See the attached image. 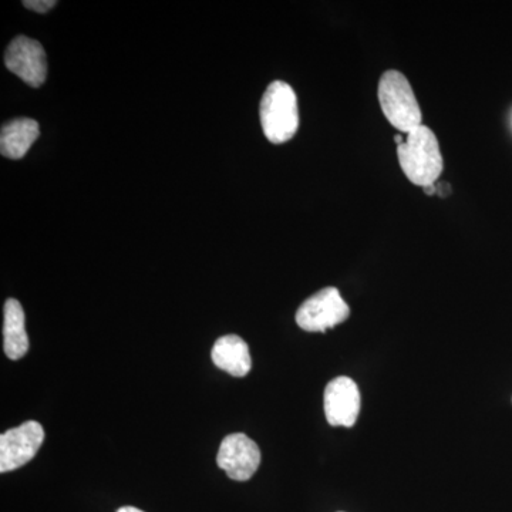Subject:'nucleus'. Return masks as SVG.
Returning a JSON list of instances; mask_svg holds the SVG:
<instances>
[{
  "label": "nucleus",
  "instance_id": "f257e3e1",
  "mask_svg": "<svg viewBox=\"0 0 512 512\" xmlns=\"http://www.w3.org/2000/svg\"><path fill=\"white\" fill-rule=\"evenodd\" d=\"M397 158L410 183L424 188L436 183L443 173L444 161L439 140L429 127L420 126L406 134L397 146Z\"/></svg>",
  "mask_w": 512,
  "mask_h": 512
},
{
  "label": "nucleus",
  "instance_id": "f03ea898",
  "mask_svg": "<svg viewBox=\"0 0 512 512\" xmlns=\"http://www.w3.org/2000/svg\"><path fill=\"white\" fill-rule=\"evenodd\" d=\"M259 119L265 137L272 144H284L292 140L299 128L295 90L281 80L269 84L259 104Z\"/></svg>",
  "mask_w": 512,
  "mask_h": 512
},
{
  "label": "nucleus",
  "instance_id": "7ed1b4c3",
  "mask_svg": "<svg viewBox=\"0 0 512 512\" xmlns=\"http://www.w3.org/2000/svg\"><path fill=\"white\" fill-rule=\"evenodd\" d=\"M377 96L384 116L397 130L409 134L410 131L423 126L419 101L413 92L412 84L403 73L397 70L384 72L380 77Z\"/></svg>",
  "mask_w": 512,
  "mask_h": 512
},
{
  "label": "nucleus",
  "instance_id": "20e7f679",
  "mask_svg": "<svg viewBox=\"0 0 512 512\" xmlns=\"http://www.w3.org/2000/svg\"><path fill=\"white\" fill-rule=\"evenodd\" d=\"M350 308L336 288H325L302 303L296 323L306 332H326L345 322Z\"/></svg>",
  "mask_w": 512,
  "mask_h": 512
},
{
  "label": "nucleus",
  "instance_id": "39448f33",
  "mask_svg": "<svg viewBox=\"0 0 512 512\" xmlns=\"http://www.w3.org/2000/svg\"><path fill=\"white\" fill-rule=\"evenodd\" d=\"M45 440L42 424L35 420L10 429L0 436V473L18 470L35 458Z\"/></svg>",
  "mask_w": 512,
  "mask_h": 512
},
{
  "label": "nucleus",
  "instance_id": "423d86ee",
  "mask_svg": "<svg viewBox=\"0 0 512 512\" xmlns=\"http://www.w3.org/2000/svg\"><path fill=\"white\" fill-rule=\"evenodd\" d=\"M217 463L231 480L248 481L261 464V451L247 434H229L222 440Z\"/></svg>",
  "mask_w": 512,
  "mask_h": 512
},
{
  "label": "nucleus",
  "instance_id": "0eeeda50",
  "mask_svg": "<svg viewBox=\"0 0 512 512\" xmlns=\"http://www.w3.org/2000/svg\"><path fill=\"white\" fill-rule=\"evenodd\" d=\"M5 64L26 84L40 87L47 76V60L43 46L37 40L18 36L6 49Z\"/></svg>",
  "mask_w": 512,
  "mask_h": 512
},
{
  "label": "nucleus",
  "instance_id": "6e6552de",
  "mask_svg": "<svg viewBox=\"0 0 512 512\" xmlns=\"http://www.w3.org/2000/svg\"><path fill=\"white\" fill-rule=\"evenodd\" d=\"M360 392L350 377L333 379L325 389V414L330 426H355L360 413Z\"/></svg>",
  "mask_w": 512,
  "mask_h": 512
},
{
  "label": "nucleus",
  "instance_id": "1a4fd4ad",
  "mask_svg": "<svg viewBox=\"0 0 512 512\" xmlns=\"http://www.w3.org/2000/svg\"><path fill=\"white\" fill-rule=\"evenodd\" d=\"M212 362L218 369L235 377L247 376L252 367L247 342L237 335L222 336L212 348Z\"/></svg>",
  "mask_w": 512,
  "mask_h": 512
},
{
  "label": "nucleus",
  "instance_id": "9d476101",
  "mask_svg": "<svg viewBox=\"0 0 512 512\" xmlns=\"http://www.w3.org/2000/svg\"><path fill=\"white\" fill-rule=\"evenodd\" d=\"M40 136V127L32 119H15L3 124L0 133V151L10 160H20Z\"/></svg>",
  "mask_w": 512,
  "mask_h": 512
},
{
  "label": "nucleus",
  "instance_id": "9b49d317",
  "mask_svg": "<svg viewBox=\"0 0 512 512\" xmlns=\"http://www.w3.org/2000/svg\"><path fill=\"white\" fill-rule=\"evenodd\" d=\"M3 348L10 360H19L28 353L29 336L25 328V312L16 299L5 303V323H3Z\"/></svg>",
  "mask_w": 512,
  "mask_h": 512
},
{
  "label": "nucleus",
  "instance_id": "f8f14e48",
  "mask_svg": "<svg viewBox=\"0 0 512 512\" xmlns=\"http://www.w3.org/2000/svg\"><path fill=\"white\" fill-rule=\"evenodd\" d=\"M23 5L30 10H35L37 13H46L47 10L55 8L57 2L55 0H26Z\"/></svg>",
  "mask_w": 512,
  "mask_h": 512
},
{
  "label": "nucleus",
  "instance_id": "ddd939ff",
  "mask_svg": "<svg viewBox=\"0 0 512 512\" xmlns=\"http://www.w3.org/2000/svg\"><path fill=\"white\" fill-rule=\"evenodd\" d=\"M423 191L426 192L427 195H434L437 192V188H436V185L431 184V185H427V187H424Z\"/></svg>",
  "mask_w": 512,
  "mask_h": 512
},
{
  "label": "nucleus",
  "instance_id": "4468645a",
  "mask_svg": "<svg viewBox=\"0 0 512 512\" xmlns=\"http://www.w3.org/2000/svg\"><path fill=\"white\" fill-rule=\"evenodd\" d=\"M117 512H144V511L138 510V508H136V507H123V508H120V510Z\"/></svg>",
  "mask_w": 512,
  "mask_h": 512
}]
</instances>
